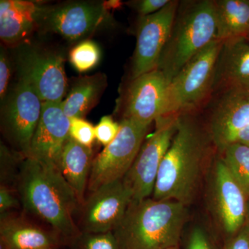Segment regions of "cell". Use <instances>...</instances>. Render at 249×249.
Listing matches in <instances>:
<instances>
[{
	"instance_id": "obj_17",
	"label": "cell",
	"mask_w": 249,
	"mask_h": 249,
	"mask_svg": "<svg viewBox=\"0 0 249 249\" xmlns=\"http://www.w3.org/2000/svg\"><path fill=\"white\" fill-rule=\"evenodd\" d=\"M44 6L24 0L0 1V38L4 45L18 47L25 45L39 22Z\"/></svg>"
},
{
	"instance_id": "obj_19",
	"label": "cell",
	"mask_w": 249,
	"mask_h": 249,
	"mask_svg": "<svg viewBox=\"0 0 249 249\" xmlns=\"http://www.w3.org/2000/svg\"><path fill=\"white\" fill-rule=\"evenodd\" d=\"M0 243L7 249H58L65 242L53 230L7 214L0 217Z\"/></svg>"
},
{
	"instance_id": "obj_8",
	"label": "cell",
	"mask_w": 249,
	"mask_h": 249,
	"mask_svg": "<svg viewBox=\"0 0 249 249\" xmlns=\"http://www.w3.org/2000/svg\"><path fill=\"white\" fill-rule=\"evenodd\" d=\"M178 116L155 121L153 133L146 137L130 169L123 180L132 195V200L151 197L160 164L177 130Z\"/></svg>"
},
{
	"instance_id": "obj_20",
	"label": "cell",
	"mask_w": 249,
	"mask_h": 249,
	"mask_svg": "<svg viewBox=\"0 0 249 249\" xmlns=\"http://www.w3.org/2000/svg\"><path fill=\"white\" fill-rule=\"evenodd\" d=\"M92 148L68 139L62 150L59 170L74 191L80 204H84L85 191L88 186L93 160Z\"/></svg>"
},
{
	"instance_id": "obj_35",
	"label": "cell",
	"mask_w": 249,
	"mask_h": 249,
	"mask_svg": "<svg viewBox=\"0 0 249 249\" xmlns=\"http://www.w3.org/2000/svg\"><path fill=\"white\" fill-rule=\"evenodd\" d=\"M122 4L121 1L118 0H110V1H104V5L108 11L111 9H119Z\"/></svg>"
},
{
	"instance_id": "obj_38",
	"label": "cell",
	"mask_w": 249,
	"mask_h": 249,
	"mask_svg": "<svg viewBox=\"0 0 249 249\" xmlns=\"http://www.w3.org/2000/svg\"><path fill=\"white\" fill-rule=\"evenodd\" d=\"M0 249H7L3 244L0 243Z\"/></svg>"
},
{
	"instance_id": "obj_2",
	"label": "cell",
	"mask_w": 249,
	"mask_h": 249,
	"mask_svg": "<svg viewBox=\"0 0 249 249\" xmlns=\"http://www.w3.org/2000/svg\"><path fill=\"white\" fill-rule=\"evenodd\" d=\"M16 191L24 209L48 224L64 242L71 244L82 233L74 220L79 201L58 168L24 159Z\"/></svg>"
},
{
	"instance_id": "obj_14",
	"label": "cell",
	"mask_w": 249,
	"mask_h": 249,
	"mask_svg": "<svg viewBox=\"0 0 249 249\" xmlns=\"http://www.w3.org/2000/svg\"><path fill=\"white\" fill-rule=\"evenodd\" d=\"M178 3V0H170L158 12L139 17L130 79L157 69L160 55L169 37Z\"/></svg>"
},
{
	"instance_id": "obj_18",
	"label": "cell",
	"mask_w": 249,
	"mask_h": 249,
	"mask_svg": "<svg viewBox=\"0 0 249 249\" xmlns=\"http://www.w3.org/2000/svg\"><path fill=\"white\" fill-rule=\"evenodd\" d=\"M222 42L216 64L213 93L227 88L249 89V41L242 37Z\"/></svg>"
},
{
	"instance_id": "obj_5",
	"label": "cell",
	"mask_w": 249,
	"mask_h": 249,
	"mask_svg": "<svg viewBox=\"0 0 249 249\" xmlns=\"http://www.w3.org/2000/svg\"><path fill=\"white\" fill-rule=\"evenodd\" d=\"M222 41L214 40L178 71L168 85L164 116L201 111L213 93L214 73Z\"/></svg>"
},
{
	"instance_id": "obj_37",
	"label": "cell",
	"mask_w": 249,
	"mask_h": 249,
	"mask_svg": "<svg viewBox=\"0 0 249 249\" xmlns=\"http://www.w3.org/2000/svg\"><path fill=\"white\" fill-rule=\"evenodd\" d=\"M167 249H180V245L175 246V247H170V248H168Z\"/></svg>"
},
{
	"instance_id": "obj_31",
	"label": "cell",
	"mask_w": 249,
	"mask_h": 249,
	"mask_svg": "<svg viewBox=\"0 0 249 249\" xmlns=\"http://www.w3.org/2000/svg\"><path fill=\"white\" fill-rule=\"evenodd\" d=\"M11 76V64L4 49L0 53V98L1 103L7 97L8 88Z\"/></svg>"
},
{
	"instance_id": "obj_26",
	"label": "cell",
	"mask_w": 249,
	"mask_h": 249,
	"mask_svg": "<svg viewBox=\"0 0 249 249\" xmlns=\"http://www.w3.org/2000/svg\"><path fill=\"white\" fill-rule=\"evenodd\" d=\"M71 245L73 249H120L112 232H82Z\"/></svg>"
},
{
	"instance_id": "obj_10",
	"label": "cell",
	"mask_w": 249,
	"mask_h": 249,
	"mask_svg": "<svg viewBox=\"0 0 249 249\" xmlns=\"http://www.w3.org/2000/svg\"><path fill=\"white\" fill-rule=\"evenodd\" d=\"M19 79L38 95L42 103H62L67 90L65 58L52 51L21 46L17 55Z\"/></svg>"
},
{
	"instance_id": "obj_24",
	"label": "cell",
	"mask_w": 249,
	"mask_h": 249,
	"mask_svg": "<svg viewBox=\"0 0 249 249\" xmlns=\"http://www.w3.org/2000/svg\"><path fill=\"white\" fill-rule=\"evenodd\" d=\"M101 59V51L96 42L89 39L81 41L70 50L69 60L77 71L85 72L96 66Z\"/></svg>"
},
{
	"instance_id": "obj_21",
	"label": "cell",
	"mask_w": 249,
	"mask_h": 249,
	"mask_svg": "<svg viewBox=\"0 0 249 249\" xmlns=\"http://www.w3.org/2000/svg\"><path fill=\"white\" fill-rule=\"evenodd\" d=\"M107 86V77L103 73L76 78L62 102L65 115L69 119H84L98 104Z\"/></svg>"
},
{
	"instance_id": "obj_7",
	"label": "cell",
	"mask_w": 249,
	"mask_h": 249,
	"mask_svg": "<svg viewBox=\"0 0 249 249\" xmlns=\"http://www.w3.org/2000/svg\"><path fill=\"white\" fill-rule=\"evenodd\" d=\"M115 139L93 159L88 189L92 193L100 187L123 179L133 164L151 125L122 119Z\"/></svg>"
},
{
	"instance_id": "obj_1",
	"label": "cell",
	"mask_w": 249,
	"mask_h": 249,
	"mask_svg": "<svg viewBox=\"0 0 249 249\" xmlns=\"http://www.w3.org/2000/svg\"><path fill=\"white\" fill-rule=\"evenodd\" d=\"M216 153L201 111L178 115L176 133L162 160L152 197L193 204Z\"/></svg>"
},
{
	"instance_id": "obj_22",
	"label": "cell",
	"mask_w": 249,
	"mask_h": 249,
	"mask_svg": "<svg viewBox=\"0 0 249 249\" xmlns=\"http://www.w3.org/2000/svg\"><path fill=\"white\" fill-rule=\"evenodd\" d=\"M217 39L246 37L249 32V0H214Z\"/></svg>"
},
{
	"instance_id": "obj_25",
	"label": "cell",
	"mask_w": 249,
	"mask_h": 249,
	"mask_svg": "<svg viewBox=\"0 0 249 249\" xmlns=\"http://www.w3.org/2000/svg\"><path fill=\"white\" fill-rule=\"evenodd\" d=\"M0 149L1 185L16 190L21 163L25 158L17 152L10 151L2 143Z\"/></svg>"
},
{
	"instance_id": "obj_33",
	"label": "cell",
	"mask_w": 249,
	"mask_h": 249,
	"mask_svg": "<svg viewBox=\"0 0 249 249\" xmlns=\"http://www.w3.org/2000/svg\"><path fill=\"white\" fill-rule=\"evenodd\" d=\"M222 249H249V227L245 224L237 233L224 240Z\"/></svg>"
},
{
	"instance_id": "obj_15",
	"label": "cell",
	"mask_w": 249,
	"mask_h": 249,
	"mask_svg": "<svg viewBox=\"0 0 249 249\" xmlns=\"http://www.w3.org/2000/svg\"><path fill=\"white\" fill-rule=\"evenodd\" d=\"M132 200V193L123 179L100 187L91 193L80 207V231L112 232L120 224Z\"/></svg>"
},
{
	"instance_id": "obj_30",
	"label": "cell",
	"mask_w": 249,
	"mask_h": 249,
	"mask_svg": "<svg viewBox=\"0 0 249 249\" xmlns=\"http://www.w3.org/2000/svg\"><path fill=\"white\" fill-rule=\"evenodd\" d=\"M170 1V0H137L129 1L127 4L138 13L139 17H142L158 12Z\"/></svg>"
},
{
	"instance_id": "obj_9",
	"label": "cell",
	"mask_w": 249,
	"mask_h": 249,
	"mask_svg": "<svg viewBox=\"0 0 249 249\" xmlns=\"http://www.w3.org/2000/svg\"><path fill=\"white\" fill-rule=\"evenodd\" d=\"M110 19L104 1H68L44 6L39 30L57 34L70 42L83 41Z\"/></svg>"
},
{
	"instance_id": "obj_11",
	"label": "cell",
	"mask_w": 249,
	"mask_h": 249,
	"mask_svg": "<svg viewBox=\"0 0 249 249\" xmlns=\"http://www.w3.org/2000/svg\"><path fill=\"white\" fill-rule=\"evenodd\" d=\"M42 103L36 91L21 79L3 103L1 131L14 151L24 158L29 157L31 141L40 121Z\"/></svg>"
},
{
	"instance_id": "obj_4",
	"label": "cell",
	"mask_w": 249,
	"mask_h": 249,
	"mask_svg": "<svg viewBox=\"0 0 249 249\" xmlns=\"http://www.w3.org/2000/svg\"><path fill=\"white\" fill-rule=\"evenodd\" d=\"M216 39L214 0L179 1L157 70L170 83L187 62Z\"/></svg>"
},
{
	"instance_id": "obj_13",
	"label": "cell",
	"mask_w": 249,
	"mask_h": 249,
	"mask_svg": "<svg viewBox=\"0 0 249 249\" xmlns=\"http://www.w3.org/2000/svg\"><path fill=\"white\" fill-rule=\"evenodd\" d=\"M169 83L157 69L130 79L118 103L122 119L151 125L163 117Z\"/></svg>"
},
{
	"instance_id": "obj_6",
	"label": "cell",
	"mask_w": 249,
	"mask_h": 249,
	"mask_svg": "<svg viewBox=\"0 0 249 249\" xmlns=\"http://www.w3.org/2000/svg\"><path fill=\"white\" fill-rule=\"evenodd\" d=\"M206 176L208 208L227 240L245 225L249 197L219 155L214 158Z\"/></svg>"
},
{
	"instance_id": "obj_28",
	"label": "cell",
	"mask_w": 249,
	"mask_h": 249,
	"mask_svg": "<svg viewBox=\"0 0 249 249\" xmlns=\"http://www.w3.org/2000/svg\"><path fill=\"white\" fill-rule=\"evenodd\" d=\"M70 119V137L78 143L92 148L96 139L94 127L84 119L73 118Z\"/></svg>"
},
{
	"instance_id": "obj_36",
	"label": "cell",
	"mask_w": 249,
	"mask_h": 249,
	"mask_svg": "<svg viewBox=\"0 0 249 249\" xmlns=\"http://www.w3.org/2000/svg\"><path fill=\"white\" fill-rule=\"evenodd\" d=\"M245 224L249 227V198L248 199V203H247V217H246Z\"/></svg>"
},
{
	"instance_id": "obj_27",
	"label": "cell",
	"mask_w": 249,
	"mask_h": 249,
	"mask_svg": "<svg viewBox=\"0 0 249 249\" xmlns=\"http://www.w3.org/2000/svg\"><path fill=\"white\" fill-rule=\"evenodd\" d=\"M184 249H222L217 240L203 226L196 225L188 233Z\"/></svg>"
},
{
	"instance_id": "obj_39",
	"label": "cell",
	"mask_w": 249,
	"mask_h": 249,
	"mask_svg": "<svg viewBox=\"0 0 249 249\" xmlns=\"http://www.w3.org/2000/svg\"><path fill=\"white\" fill-rule=\"evenodd\" d=\"M245 38L247 39V40L249 42V32L248 33V34H247V36H246Z\"/></svg>"
},
{
	"instance_id": "obj_32",
	"label": "cell",
	"mask_w": 249,
	"mask_h": 249,
	"mask_svg": "<svg viewBox=\"0 0 249 249\" xmlns=\"http://www.w3.org/2000/svg\"><path fill=\"white\" fill-rule=\"evenodd\" d=\"M14 191L12 188L4 185L0 186V217L9 214L11 210L16 209L19 205Z\"/></svg>"
},
{
	"instance_id": "obj_34",
	"label": "cell",
	"mask_w": 249,
	"mask_h": 249,
	"mask_svg": "<svg viewBox=\"0 0 249 249\" xmlns=\"http://www.w3.org/2000/svg\"><path fill=\"white\" fill-rule=\"evenodd\" d=\"M237 142L249 146V124L240 129L232 137L231 143Z\"/></svg>"
},
{
	"instance_id": "obj_23",
	"label": "cell",
	"mask_w": 249,
	"mask_h": 249,
	"mask_svg": "<svg viewBox=\"0 0 249 249\" xmlns=\"http://www.w3.org/2000/svg\"><path fill=\"white\" fill-rule=\"evenodd\" d=\"M218 155L249 198V146L233 142Z\"/></svg>"
},
{
	"instance_id": "obj_29",
	"label": "cell",
	"mask_w": 249,
	"mask_h": 249,
	"mask_svg": "<svg viewBox=\"0 0 249 249\" xmlns=\"http://www.w3.org/2000/svg\"><path fill=\"white\" fill-rule=\"evenodd\" d=\"M94 128L96 139L106 147L116 138L120 131L121 124L116 122L111 116H105L101 118Z\"/></svg>"
},
{
	"instance_id": "obj_12",
	"label": "cell",
	"mask_w": 249,
	"mask_h": 249,
	"mask_svg": "<svg viewBox=\"0 0 249 249\" xmlns=\"http://www.w3.org/2000/svg\"><path fill=\"white\" fill-rule=\"evenodd\" d=\"M201 112L219 153L249 124V89L232 88L216 91Z\"/></svg>"
},
{
	"instance_id": "obj_3",
	"label": "cell",
	"mask_w": 249,
	"mask_h": 249,
	"mask_svg": "<svg viewBox=\"0 0 249 249\" xmlns=\"http://www.w3.org/2000/svg\"><path fill=\"white\" fill-rule=\"evenodd\" d=\"M188 217V206L177 201L132 200L112 232L120 249H167L180 245Z\"/></svg>"
},
{
	"instance_id": "obj_16",
	"label": "cell",
	"mask_w": 249,
	"mask_h": 249,
	"mask_svg": "<svg viewBox=\"0 0 249 249\" xmlns=\"http://www.w3.org/2000/svg\"><path fill=\"white\" fill-rule=\"evenodd\" d=\"M70 119L64 113L62 103H42L27 158L59 169L62 150L70 138Z\"/></svg>"
}]
</instances>
